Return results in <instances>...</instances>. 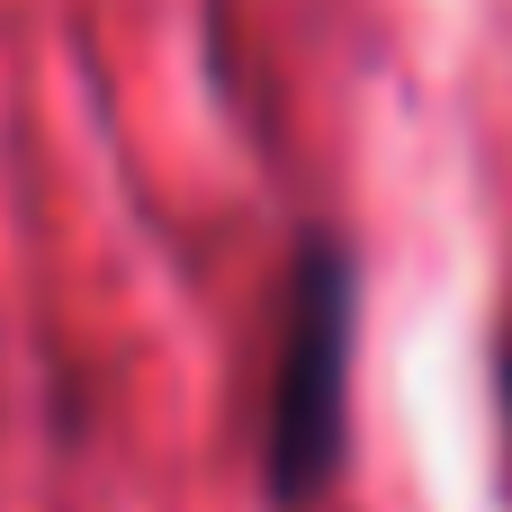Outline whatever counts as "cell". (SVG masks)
<instances>
[{"label": "cell", "mask_w": 512, "mask_h": 512, "mask_svg": "<svg viewBox=\"0 0 512 512\" xmlns=\"http://www.w3.org/2000/svg\"><path fill=\"white\" fill-rule=\"evenodd\" d=\"M351 333H360V252L342 225H306L288 252V315L261 423V486L279 512H315L351 459Z\"/></svg>", "instance_id": "1"}]
</instances>
